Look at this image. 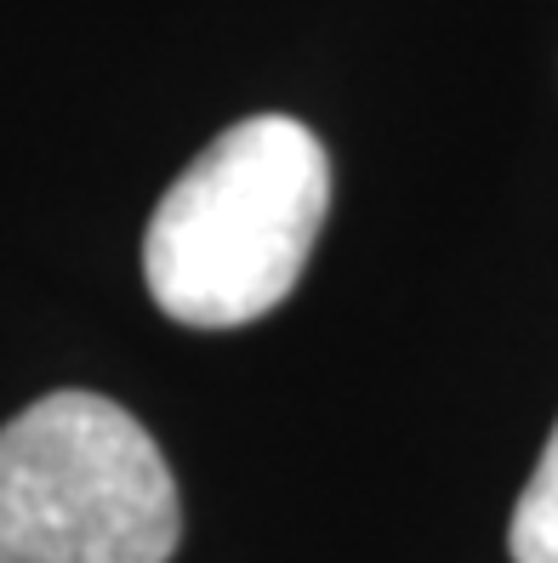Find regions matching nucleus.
I'll list each match as a JSON object with an SVG mask.
<instances>
[{"mask_svg": "<svg viewBox=\"0 0 558 563\" xmlns=\"http://www.w3.org/2000/svg\"><path fill=\"white\" fill-rule=\"evenodd\" d=\"M331 211V159L291 114L228 125L160 194L143 234V279L160 313L234 330L297 290Z\"/></svg>", "mask_w": 558, "mask_h": 563, "instance_id": "f257e3e1", "label": "nucleus"}, {"mask_svg": "<svg viewBox=\"0 0 558 563\" xmlns=\"http://www.w3.org/2000/svg\"><path fill=\"white\" fill-rule=\"evenodd\" d=\"M177 478L149 427L63 387L0 427V563H172Z\"/></svg>", "mask_w": 558, "mask_h": 563, "instance_id": "f03ea898", "label": "nucleus"}, {"mask_svg": "<svg viewBox=\"0 0 558 563\" xmlns=\"http://www.w3.org/2000/svg\"><path fill=\"white\" fill-rule=\"evenodd\" d=\"M507 552H513V563H558V427L513 507Z\"/></svg>", "mask_w": 558, "mask_h": 563, "instance_id": "7ed1b4c3", "label": "nucleus"}]
</instances>
